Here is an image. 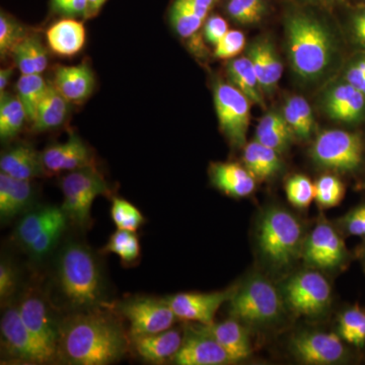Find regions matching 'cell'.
I'll return each instance as SVG.
<instances>
[{"label": "cell", "instance_id": "cell-1", "mask_svg": "<svg viewBox=\"0 0 365 365\" xmlns=\"http://www.w3.org/2000/svg\"><path fill=\"white\" fill-rule=\"evenodd\" d=\"M128 345L121 323L96 307L60 322L57 359L67 364H110L124 356Z\"/></svg>", "mask_w": 365, "mask_h": 365}, {"label": "cell", "instance_id": "cell-2", "mask_svg": "<svg viewBox=\"0 0 365 365\" xmlns=\"http://www.w3.org/2000/svg\"><path fill=\"white\" fill-rule=\"evenodd\" d=\"M284 28L288 60L295 76L306 85L330 78L339 59V46L331 29L304 11L288 14Z\"/></svg>", "mask_w": 365, "mask_h": 365}, {"label": "cell", "instance_id": "cell-3", "mask_svg": "<svg viewBox=\"0 0 365 365\" xmlns=\"http://www.w3.org/2000/svg\"><path fill=\"white\" fill-rule=\"evenodd\" d=\"M55 283L63 304L73 311L103 306L102 271L91 250L81 242H67L57 255Z\"/></svg>", "mask_w": 365, "mask_h": 365}, {"label": "cell", "instance_id": "cell-4", "mask_svg": "<svg viewBox=\"0 0 365 365\" xmlns=\"http://www.w3.org/2000/svg\"><path fill=\"white\" fill-rule=\"evenodd\" d=\"M257 241L262 257L271 268L283 270L302 256V225L289 211L270 207L259 220Z\"/></svg>", "mask_w": 365, "mask_h": 365}, {"label": "cell", "instance_id": "cell-5", "mask_svg": "<svg viewBox=\"0 0 365 365\" xmlns=\"http://www.w3.org/2000/svg\"><path fill=\"white\" fill-rule=\"evenodd\" d=\"M284 302L272 283L259 274L250 277L230 299L235 319L253 326H267L282 317Z\"/></svg>", "mask_w": 365, "mask_h": 365}, {"label": "cell", "instance_id": "cell-6", "mask_svg": "<svg viewBox=\"0 0 365 365\" xmlns=\"http://www.w3.org/2000/svg\"><path fill=\"white\" fill-rule=\"evenodd\" d=\"M63 204L68 220L81 227L91 222V209L98 196L109 193V187L95 167L72 170L61 181Z\"/></svg>", "mask_w": 365, "mask_h": 365}, {"label": "cell", "instance_id": "cell-7", "mask_svg": "<svg viewBox=\"0 0 365 365\" xmlns=\"http://www.w3.org/2000/svg\"><path fill=\"white\" fill-rule=\"evenodd\" d=\"M311 157L324 169L352 172L359 169L364 158L361 136L340 129L322 132L311 148Z\"/></svg>", "mask_w": 365, "mask_h": 365}, {"label": "cell", "instance_id": "cell-8", "mask_svg": "<svg viewBox=\"0 0 365 365\" xmlns=\"http://www.w3.org/2000/svg\"><path fill=\"white\" fill-rule=\"evenodd\" d=\"M281 297L285 306L294 313L319 317L330 307L332 292L322 274L314 270L302 271L283 283Z\"/></svg>", "mask_w": 365, "mask_h": 365}, {"label": "cell", "instance_id": "cell-9", "mask_svg": "<svg viewBox=\"0 0 365 365\" xmlns=\"http://www.w3.org/2000/svg\"><path fill=\"white\" fill-rule=\"evenodd\" d=\"M213 101L222 133L234 148H245L251 118L249 98L232 83L218 81L213 88Z\"/></svg>", "mask_w": 365, "mask_h": 365}, {"label": "cell", "instance_id": "cell-10", "mask_svg": "<svg viewBox=\"0 0 365 365\" xmlns=\"http://www.w3.org/2000/svg\"><path fill=\"white\" fill-rule=\"evenodd\" d=\"M117 309L129 322L130 337L163 332L178 319L167 299L133 297L120 302Z\"/></svg>", "mask_w": 365, "mask_h": 365}, {"label": "cell", "instance_id": "cell-11", "mask_svg": "<svg viewBox=\"0 0 365 365\" xmlns=\"http://www.w3.org/2000/svg\"><path fill=\"white\" fill-rule=\"evenodd\" d=\"M24 323L47 362L57 359L60 322L55 321L51 307L38 292H28L18 306Z\"/></svg>", "mask_w": 365, "mask_h": 365}, {"label": "cell", "instance_id": "cell-12", "mask_svg": "<svg viewBox=\"0 0 365 365\" xmlns=\"http://www.w3.org/2000/svg\"><path fill=\"white\" fill-rule=\"evenodd\" d=\"M302 257L309 267L335 269L347 259V250L335 228L321 220L304 240Z\"/></svg>", "mask_w": 365, "mask_h": 365}, {"label": "cell", "instance_id": "cell-13", "mask_svg": "<svg viewBox=\"0 0 365 365\" xmlns=\"http://www.w3.org/2000/svg\"><path fill=\"white\" fill-rule=\"evenodd\" d=\"M289 349L295 359L306 364H334L342 361L346 349L337 334L304 331L292 336Z\"/></svg>", "mask_w": 365, "mask_h": 365}, {"label": "cell", "instance_id": "cell-14", "mask_svg": "<svg viewBox=\"0 0 365 365\" xmlns=\"http://www.w3.org/2000/svg\"><path fill=\"white\" fill-rule=\"evenodd\" d=\"M237 288L232 287L222 292H182L167 297L173 312L178 319L193 321L201 325L215 323V314L225 302H230Z\"/></svg>", "mask_w": 365, "mask_h": 365}, {"label": "cell", "instance_id": "cell-15", "mask_svg": "<svg viewBox=\"0 0 365 365\" xmlns=\"http://www.w3.org/2000/svg\"><path fill=\"white\" fill-rule=\"evenodd\" d=\"M321 107L331 119L357 123L365 118V96L342 78L327 86Z\"/></svg>", "mask_w": 365, "mask_h": 365}, {"label": "cell", "instance_id": "cell-16", "mask_svg": "<svg viewBox=\"0 0 365 365\" xmlns=\"http://www.w3.org/2000/svg\"><path fill=\"white\" fill-rule=\"evenodd\" d=\"M172 361L178 365H222L234 364L225 350L200 326L187 330L181 348Z\"/></svg>", "mask_w": 365, "mask_h": 365}, {"label": "cell", "instance_id": "cell-17", "mask_svg": "<svg viewBox=\"0 0 365 365\" xmlns=\"http://www.w3.org/2000/svg\"><path fill=\"white\" fill-rule=\"evenodd\" d=\"M2 344L11 356L34 364H46L44 355L26 328L18 307H7L0 322Z\"/></svg>", "mask_w": 365, "mask_h": 365}, {"label": "cell", "instance_id": "cell-18", "mask_svg": "<svg viewBox=\"0 0 365 365\" xmlns=\"http://www.w3.org/2000/svg\"><path fill=\"white\" fill-rule=\"evenodd\" d=\"M246 56L253 64L263 93L273 95L282 76L283 66L272 41L267 37L256 38L247 47Z\"/></svg>", "mask_w": 365, "mask_h": 365}, {"label": "cell", "instance_id": "cell-19", "mask_svg": "<svg viewBox=\"0 0 365 365\" xmlns=\"http://www.w3.org/2000/svg\"><path fill=\"white\" fill-rule=\"evenodd\" d=\"M46 172L57 174L93 167V157L86 143L72 134L63 143H54L42 153Z\"/></svg>", "mask_w": 365, "mask_h": 365}, {"label": "cell", "instance_id": "cell-20", "mask_svg": "<svg viewBox=\"0 0 365 365\" xmlns=\"http://www.w3.org/2000/svg\"><path fill=\"white\" fill-rule=\"evenodd\" d=\"M184 336L176 329H168L163 332L148 334L130 337L132 347L138 356L151 362L162 364L165 360H172L181 348Z\"/></svg>", "mask_w": 365, "mask_h": 365}, {"label": "cell", "instance_id": "cell-21", "mask_svg": "<svg viewBox=\"0 0 365 365\" xmlns=\"http://www.w3.org/2000/svg\"><path fill=\"white\" fill-rule=\"evenodd\" d=\"M0 170L19 180L32 181L46 174L42 153L30 144L21 143L2 153Z\"/></svg>", "mask_w": 365, "mask_h": 365}, {"label": "cell", "instance_id": "cell-22", "mask_svg": "<svg viewBox=\"0 0 365 365\" xmlns=\"http://www.w3.org/2000/svg\"><path fill=\"white\" fill-rule=\"evenodd\" d=\"M53 85L69 103L79 104L91 97L95 88V76L86 63L59 66L55 71Z\"/></svg>", "mask_w": 365, "mask_h": 365}, {"label": "cell", "instance_id": "cell-23", "mask_svg": "<svg viewBox=\"0 0 365 365\" xmlns=\"http://www.w3.org/2000/svg\"><path fill=\"white\" fill-rule=\"evenodd\" d=\"M216 189L232 198H244L253 193L256 182L246 167L235 163H215L209 170Z\"/></svg>", "mask_w": 365, "mask_h": 365}, {"label": "cell", "instance_id": "cell-24", "mask_svg": "<svg viewBox=\"0 0 365 365\" xmlns=\"http://www.w3.org/2000/svg\"><path fill=\"white\" fill-rule=\"evenodd\" d=\"M200 327L222 346L232 361H241L248 359L252 354L248 333L235 319H227L222 323H213L211 325L200 324Z\"/></svg>", "mask_w": 365, "mask_h": 365}, {"label": "cell", "instance_id": "cell-25", "mask_svg": "<svg viewBox=\"0 0 365 365\" xmlns=\"http://www.w3.org/2000/svg\"><path fill=\"white\" fill-rule=\"evenodd\" d=\"M46 39L50 49L55 54L63 57L74 56L85 47V26L81 21L73 19H64L53 24L48 29Z\"/></svg>", "mask_w": 365, "mask_h": 365}, {"label": "cell", "instance_id": "cell-26", "mask_svg": "<svg viewBox=\"0 0 365 365\" xmlns=\"http://www.w3.org/2000/svg\"><path fill=\"white\" fill-rule=\"evenodd\" d=\"M294 137L282 111L272 109L266 112L259 121L255 140L283 155L289 150Z\"/></svg>", "mask_w": 365, "mask_h": 365}, {"label": "cell", "instance_id": "cell-27", "mask_svg": "<svg viewBox=\"0 0 365 365\" xmlns=\"http://www.w3.org/2000/svg\"><path fill=\"white\" fill-rule=\"evenodd\" d=\"M68 220L61 207L56 206H44L30 211L16 225L14 237L24 248L31 244L47 228L55 223Z\"/></svg>", "mask_w": 365, "mask_h": 365}, {"label": "cell", "instance_id": "cell-28", "mask_svg": "<svg viewBox=\"0 0 365 365\" xmlns=\"http://www.w3.org/2000/svg\"><path fill=\"white\" fill-rule=\"evenodd\" d=\"M68 101L49 83L47 91L38 107L37 114L32 122V130L36 133L51 130L61 126L68 114Z\"/></svg>", "mask_w": 365, "mask_h": 365}, {"label": "cell", "instance_id": "cell-29", "mask_svg": "<svg viewBox=\"0 0 365 365\" xmlns=\"http://www.w3.org/2000/svg\"><path fill=\"white\" fill-rule=\"evenodd\" d=\"M228 81L235 88L242 91L250 102L265 107L264 93L257 78L253 64L247 56L230 59L227 64Z\"/></svg>", "mask_w": 365, "mask_h": 365}, {"label": "cell", "instance_id": "cell-30", "mask_svg": "<svg viewBox=\"0 0 365 365\" xmlns=\"http://www.w3.org/2000/svg\"><path fill=\"white\" fill-rule=\"evenodd\" d=\"M280 155L277 151L255 140L245 146V167L253 175L255 179H271L282 170L283 163Z\"/></svg>", "mask_w": 365, "mask_h": 365}, {"label": "cell", "instance_id": "cell-31", "mask_svg": "<svg viewBox=\"0 0 365 365\" xmlns=\"http://www.w3.org/2000/svg\"><path fill=\"white\" fill-rule=\"evenodd\" d=\"M26 120V112L16 95L0 93V138L2 141L13 139L20 133Z\"/></svg>", "mask_w": 365, "mask_h": 365}, {"label": "cell", "instance_id": "cell-32", "mask_svg": "<svg viewBox=\"0 0 365 365\" xmlns=\"http://www.w3.org/2000/svg\"><path fill=\"white\" fill-rule=\"evenodd\" d=\"M282 114L295 137L307 140L314 129V114L311 105L302 96H292L285 101Z\"/></svg>", "mask_w": 365, "mask_h": 365}, {"label": "cell", "instance_id": "cell-33", "mask_svg": "<svg viewBox=\"0 0 365 365\" xmlns=\"http://www.w3.org/2000/svg\"><path fill=\"white\" fill-rule=\"evenodd\" d=\"M49 83L41 74H21L16 83V96L25 108L28 121L31 123L35 119L38 107L47 91Z\"/></svg>", "mask_w": 365, "mask_h": 365}, {"label": "cell", "instance_id": "cell-34", "mask_svg": "<svg viewBox=\"0 0 365 365\" xmlns=\"http://www.w3.org/2000/svg\"><path fill=\"white\" fill-rule=\"evenodd\" d=\"M101 253L116 254L124 264H133L140 257V242L135 232L117 230Z\"/></svg>", "mask_w": 365, "mask_h": 365}, {"label": "cell", "instance_id": "cell-35", "mask_svg": "<svg viewBox=\"0 0 365 365\" xmlns=\"http://www.w3.org/2000/svg\"><path fill=\"white\" fill-rule=\"evenodd\" d=\"M339 336L342 340L357 347L365 344V313L359 306L350 307L341 314Z\"/></svg>", "mask_w": 365, "mask_h": 365}, {"label": "cell", "instance_id": "cell-36", "mask_svg": "<svg viewBox=\"0 0 365 365\" xmlns=\"http://www.w3.org/2000/svg\"><path fill=\"white\" fill-rule=\"evenodd\" d=\"M33 197L34 190L31 181L13 178L9 202L6 209L0 212L2 222H6L25 212L32 203Z\"/></svg>", "mask_w": 365, "mask_h": 365}, {"label": "cell", "instance_id": "cell-37", "mask_svg": "<svg viewBox=\"0 0 365 365\" xmlns=\"http://www.w3.org/2000/svg\"><path fill=\"white\" fill-rule=\"evenodd\" d=\"M111 217L117 230H128L132 232H136L145 222L143 213L133 204L119 197L113 198Z\"/></svg>", "mask_w": 365, "mask_h": 365}, {"label": "cell", "instance_id": "cell-38", "mask_svg": "<svg viewBox=\"0 0 365 365\" xmlns=\"http://www.w3.org/2000/svg\"><path fill=\"white\" fill-rule=\"evenodd\" d=\"M170 23L178 35L182 38H191L202 26V19L196 16L182 0H175L170 9Z\"/></svg>", "mask_w": 365, "mask_h": 365}, {"label": "cell", "instance_id": "cell-39", "mask_svg": "<svg viewBox=\"0 0 365 365\" xmlns=\"http://www.w3.org/2000/svg\"><path fill=\"white\" fill-rule=\"evenodd\" d=\"M344 194V185L333 175L321 177L314 184V200L321 207H335L342 201Z\"/></svg>", "mask_w": 365, "mask_h": 365}, {"label": "cell", "instance_id": "cell-40", "mask_svg": "<svg viewBox=\"0 0 365 365\" xmlns=\"http://www.w3.org/2000/svg\"><path fill=\"white\" fill-rule=\"evenodd\" d=\"M67 220L55 223L54 225L47 228L42 232L26 250L31 258L35 261L45 259L48 255L51 254L53 249L58 245L60 237L66 230Z\"/></svg>", "mask_w": 365, "mask_h": 365}, {"label": "cell", "instance_id": "cell-41", "mask_svg": "<svg viewBox=\"0 0 365 365\" xmlns=\"http://www.w3.org/2000/svg\"><path fill=\"white\" fill-rule=\"evenodd\" d=\"M285 192L288 201L297 208L309 207L314 199V185L302 175H295L287 180Z\"/></svg>", "mask_w": 365, "mask_h": 365}, {"label": "cell", "instance_id": "cell-42", "mask_svg": "<svg viewBox=\"0 0 365 365\" xmlns=\"http://www.w3.org/2000/svg\"><path fill=\"white\" fill-rule=\"evenodd\" d=\"M25 29L18 21L7 16L4 11L0 14V55L1 58L13 52L14 47L26 37Z\"/></svg>", "mask_w": 365, "mask_h": 365}, {"label": "cell", "instance_id": "cell-43", "mask_svg": "<svg viewBox=\"0 0 365 365\" xmlns=\"http://www.w3.org/2000/svg\"><path fill=\"white\" fill-rule=\"evenodd\" d=\"M246 38L237 30H230L215 46V56L218 59H232L244 50Z\"/></svg>", "mask_w": 365, "mask_h": 365}, {"label": "cell", "instance_id": "cell-44", "mask_svg": "<svg viewBox=\"0 0 365 365\" xmlns=\"http://www.w3.org/2000/svg\"><path fill=\"white\" fill-rule=\"evenodd\" d=\"M227 11L232 20L242 25L257 24L263 19L261 14L256 13L242 0H228Z\"/></svg>", "mask_w": 365, "mask_h": 365}, {"label": "cell", "instance_id": "cell-45", "mask_svg": "<svg viewBox=\"0 0 365 365\" xmlns=\"http://www.w3.org/2000/svg\"><path fill=\"white\" fill-rule=\"evenodd\" d=\"M342 78L365 96V55L350 61Z\"/></svg>", "mask_w": 365, "mask_h": 365}, {"label": "cell", "instance_id": "cell-46", "mask_svg": "<svg viewBox=\"0 0 365 365\" xmlns=\"http://www.w3.org/2000/svg\"><path fill=\"white\" fill-rule=\"evenodd\" d=\"M24 41L32 56L38 73H42L47 68L48 62H49L47 49L43 44L42 40L37 35H28Z\"/></svg>", "mask_w": 365, "mask_h": 365}, {"label": "cell", "instance_id": "cell-47", "mask_svg": "<svg viewBox=\"0 0 365 365\" xmlns=\"http://www.w3.org/2000/svg\"><path fill=\"white\" fill-rule=\"evenodd\" d=\"M16 273L11 264L1 261L0 264V299L6 302L14 294L16 289Z\"/></svg>", "mask_w": 365, "mask_h": 365}, {"label": "cell", "instance_id": "cell-48", "mask_svg": "<svg viewBox=\"0 0 365 365\" xmlns=\"http://www.w3.org/2000/svg\"><path fill=\"white\" fill-rule=\"evenodd\" d=\"M228 31V25L225 19L220 16H212L204 24L203 35L208 43L215 46Z\"/></svg>", "mask_w": 365, "mask_h": 365}, {"label": "cell", "instance_id": "cell-49", "mask_svg": "<svg viewBox=\"0 0 365 365\" xmlns=\"http://www.w3.org/2000/svg\"><path fill=\"white\" fill-rule=\"evenodd\" d=\"M53 9L68 16H86L88 0H52Z\"/></svg>", "mask_w": 365, "mask_h": 365}, {"label": "cell", "instance_id": "cell-50", "mask_svg": "<svg viewBox=\"0 0 365 365\" xmlns=\"http://www.w3.org/2000/svg\"><path fill=\"white\" fill-rule=\"evenodd\" d=\"M350 31L354 42L365 48V9L353 14Z\"/></svg>", "mask_w": 365, "mask_h": 365}, {"label": "cell", "instance_id": "cell-51", "mask_svg": "<svg viewBox=\"0 0 365 365\" xmlns=\"http://www.w3.org/2000/svg\"><path fill=\"white\" fill-rule=\"evenodd\" d=\"M187 6L193 11L196 16L202 19L203 21L207 18L209 11L215 6L216 0H182Z\"/></svg>", "mask_w": 365, "mask_h": 365}, {"label": "cell", "instance_id": "cell-52", "mask_svg": "<svg viewBox=\"0 0 365 365\" xmlns=\"http://www.w3.org/2000/svg\"><path fill=\"white\" fill-rule=\"evenodd\" d=\"M107 0H88V13L86 19L93 18L100 11Z\"/></svg>", "mask_w": 365, "mask_h": 365}, {"label": "cell", "instance_id": "cell-53", "mask_svg": "<svg viewBox=\"0 0 365 365\" xmlns=\"http://www.w3.org/2000/svg\"><path fill=\"white\" fill-rule=\"evenodd\" d=\"M14 73L13 67H7V68H2L0 71V93L6 91L9 81H11V76Z\"/></svg>", "mask_w": 365, "mask_h": 365}, {"label": "cell", "instance_id": "cell-54", "mask_svg": "<svg viewBox=\"0 0 365 365\" xmlns=\"http://www.w3.org/2000/svg\"><path fill=\"white\" fill-rule=\"evenodd\" d=\"M360 257H361L362 262H364L365 265V244L364 246L362 247L361 252H360Z\"/></svg>", "mask_w": 365, "mask_h": 365}, {"label": "cell", "instance_id": "cell-55", "mask_svg": "<svg viewBox=\"0 0 365 365\" xmlns=\"http://www.w3.org/2000/svg\"><path fill=\"white\" fill-rule=\"evenodd\" d=\"M361 207H362V212H364V227H365V205H361ZM364 239H365V235H364Z\"/></svg>", "mask_w": 365, "mask_h": 365}, {"label": "cell", "instance_id": "cell-56", "mask_svg": "<svg viewBox=\"0 0 365 365\" xmlns=\"http://www.w3.org/2000/svg\"><path fill=\"white\" fill-rule=\"evenodd\" d=\"M319 1H324V2H335V1H338V0H319Z\"/></svg>", "mask_w": 365, "mask_h": 365}]
</instances>
